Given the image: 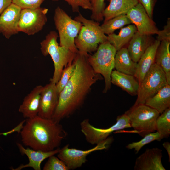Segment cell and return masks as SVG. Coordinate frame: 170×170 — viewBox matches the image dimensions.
<instances>
[{"mask_svg": "<svg viewBox=\"0 0 170 170\" xmlns=\"http://www.w3.org/2000/svg\"><path fill=\"white\" fill-rule=\"evenodd\" d=\"M88 55L79 51L76 55L74 73L59 94L58 104L52 118L55 122H60L80 108L92 86L103 79L89 65Z\"/></svg>", "mask_w": 170, "mask_h": 170, "instance_id": "cell-1", "label": "cell"}, {"mask_svg": "<svg viewBox=\"0 0 170 170\" xmlns=\"http://www.w3.org/2000/svg\"><path fill=\"white\" fill-rule=\"evenodd\" d=\"M20 132L23 144L36 150L50 151L58 148L67 133L60 122L38 115L26 119Z\"/></svg>", "mask_w": 170, "mask_h": 170, "instance_id": "cell-2", "label": "cell"}, {"mask_svg": "<svg viewBox=\"0 0 170 170\" xmlns=\"http://www.w3.org/2000/svg\"><path fill=\"white\" fill-rule=\"evenodd\" d=\"M58 37L55 31H50L40 43L42 54L44 56L49 55L54 62V71L50 82L56 84L63 69L72 64L76 54L60 46L57 41Z\"/></svg>", "mask_w": 170, "mask_h": 170, "instance_id": "cell-3", "label": "cell"}, {"mask_svg": "<svg viewBox=\"0 0 170 170\" xmlns=\"http://www.w3.org/2000/svg\"><path fill=\"white\" fill-rule=\"evenodd\" d=\"M74 19L82 25L75 40L78 51L88 54L96 51L98 44L107 40V36L102 30L99 23L85 18L80 13Z\"/></svg>", "mask_w": 170, "mask_h": 170, "instance_id": "cell-4", "label": "cell"}, {"mask_svg": "<svg viewBox=\"0 0 170 170\" xmlns=\"http://www.w3.org/2000/svg\"><path fill=\"white\" fill-rule=\"evenodd\" d=\"M96 51L93 54L88 55V60L95 72L103 76L105 82L103 93H105L111 88L110 76L117 51L107 41L100 43Z\"/></svg>", "mask_w": 170, "mask_h": 170, "instance_id": "cell-5", "label": "cell"}, {"mask_svg": "<svg viewBox=\"0 0 170 170\" xmlns=\"http://www.w3.org/2000/svg\"><path fill=\"white\" fill-rule=\"evenodd\" d=\"M54 20L60 38V45L65 47L72 52H78L75 40L82 26L81 23L72 19L59 6L55 9Z\"/></svg>", "mask_w": 170, "mask_h": 170, "instance_id": "cell-6", "label": "cell"}, {"mask_svg": "<svg viewBox=\"0 0 170 170\" xmlns=\"http://www.w3.org/2000/svg\"><path fill=\"white\" fill-rule=\"evenodd\" d=\"M131 127L142 137L156 131V123L160 114L145 104L133 105L125 112Z\"/></svg>", "mask_w": 170, "mask_h": 170, "instance_id": "cell-7", "label": "cell"}, {"mask_svg": "<svg viewBox=\"0 0 170 170\" xmlns=\"http://www.w3.org/2000/svg\"><path fill=\"white\" fill-rule=\"evenodd\" d=\"M167 84L165 73L154 63L139 84L136 101L133 105L144 104L146 100Z\"/></svg>", "mask_w": 170, "mask_h": 170, "instance_id": "cell-8", "label": "cell"}, {"mask_svg": "<svg viewBox=\"0 0 170 170\" xmlns=\"http://www.w3.org/2000/svg\"><path fill=\"white\" fill-rule=\"evenodd\" d=\"M116 122L109 128L102 129L92 125L88 119L83 120L80 123L81 130L87 141L94 145L107 139L114 132L131 128L129 119L125 114L118 116Z\"/></svg>", "mask_w": 170, "mask_h": 170, "instance_id": "cell-9", "label": "cell"}, {"mask_svg": "<svg viewBox=\"0 0 170 170\" xmlns=\"http://www.w3.org/2000/svg\"><path fill=\"white\" fill-rule=\"evenodd\" d=\"M113 139L112 137H108L93 148L84 150L69 148V145L67 144L60 149L57 157L65 163L69 170L75 169L80 167L87 162V157L91 153L107 148Z\"/></svg>", "mask_w": 170, "mask_h": 170, "instance_id": "cell-10", "label": "cell"}, {"mask_svg": "<svg viewBox=\"0 0 170 170\" xmlns=\"http://www.w3.org/2000/svg\"><path fill=\"white\" fill-rule=\"evenodd\" d=\"M48 11L47 8L41 7L21 9L18 25L19 32L31 35L40 31L47 22Z\"/></svg>", "mask_w": 170, "mask_h": 170, "instance_id": "cell-11", "label": "cell"}, {"mask_svg": "<svg viewBox=\"0 0 170 170\" xmlns=\"http://www.w3.org/2000/svg\"><path fill=\"white\" fill-rule=\"evenodd\" d=\"M126 14L140 33L151 35L157 34L159 30L155 23L140 3L131 8Z\"/></svg>", "mask_w": 170, "mask_h": 170, "instance_id": "cell-12", "label": "cell"}, {"mask_svg": "<svg viewBox=\"0 0 170 170\" xmlns=\"http://www.w3.org/2000/svg\"><path fill=\"white\" fill-rule=\"evenodd\" d=\"M59 95L56 84L50 82L43 86L37 115L44 118L52 119L58 104Z\"/></svg>", "mask_w": 170, "mask_h": 170, "instance_id": "cell-13", "label": "cell"}, {"mask_svg": "<svg viewBox=\"0 0 170 170\" xmlns=\"http://www.w3.org/2000/svg\"><path fill=\"white\" fill-rule=\"evenodd\" d=\"M21 8L12 3L0 16V33L7 39L19 32L18 25Z\"/></svg>", "mask_w": 170, "mask_h": 170, "instance_id": "cell-14", "label": "cell"}, {"mask_svg": "<svg viewBox=\"0 0 170 170\" xmlns=\"http://www.w3.org/2000/svg\"><path fill=\"white\" fill-rule=\"evenodd\" d=\"M162 150L157 147L147 148L136 159L134 170H165L162 159Z\"/></svg>", "mask_w": 170, "mask_h": 170, "instance_id": "cell-15", "label": "cell"}, {"mask_svg": "<svg viewBox=\"0 0 170 170\" xmlns=\"http://www.w3.org/2000/svg\"><path fill=\"white\" fill-rule=\"evenodd\" d=\"M43 88L41 85L36 86L24 98L18 111L25 118H31L37 115Z\"/></svg>", "mask_w": 170, "mask_h": 170, "instance_id": "cell-16", "label": "cell"}, {"mask_svg": "<svg viewBox=\"0 0 170 170\" xmlns=\"http://www.w3.org/2000/svg\"><path fill=\"white\" fill-rule=\"evenodd\" d=\"M17 146L22 154L26 155L29 159V163L24 165L21 164L14 170H20L23 168L31 167L34 170H40L41 164L45 159L50 156L57 154L60 149L59 147L50 151L36 150L29 148H25L20 143H17Z\"/></svg>", "mask_w": 170, "mask_h": 170, "instance_id": "cell-17", "label": "cell"}, {"mask_svg": "<svg viewBox=\"0 0 170 170\" xmlns=\"http://www.w3.org/2000/svg\"><path fill=\"white\" fill-rule=\"evenodd\" d=\"M161 41L156 39L149 46L137 62L134 76L139 84L146 74L155 63L156 51Z\"/></svg>", "mask_w": 170, "mask_h": 170, "instance_id": "cell-18", "label": "cell"}, {"mask_svg": "<svg viewBox=\"0 0 170 170\" xmlns=\"http://www.w3.org/2000/svg\"><path fill=\"white\" fill-rule=\"evenodd\" d=\"M151 36L141 34L137 31L129 42L127 48L134 62H138L147 48L153 42Z\"/></svg>", "mask_w": 170, "mask_h": 170, "instance_id": "cell-19", "label": "cell"}, {"mask_svg": "<svg viewBox=\"0 0 170 170\" xmlns=\"http://www.w3.org/2000/svg\"><path fill=\"white\" fill-rule=\"evenodd\" d=\"M111 83L120 87L132 96L137 95L139 85L134 76L112 71L111 74Z\"/></svg>", "mask_w": 170, "mask_h": 170, "instance_id": "cell-20", "label": "cell"}, {"mask_svg": "<svg viewBox=\"0 0 170 170\" xmlns=\"http://www.w3.org/2000/svg\"><path fill=\"white\" fill-rule=\"evenodd\" d=\"M139 3L138 0H110L109 5L103 12L104 22L118 15L126 14Z\"/></svg>", "mask_w": 170, "mask_h": 170, "instance_id": "cell-21", "label": "cell"}, {"mask_svg": "<svg viewBox=\"0 0 170 170\" xmlns=\"http://www.w3.org/2000/svg\"><path fill=\"white\" fill-rule=\"evenodd\" d=\"M137 64L131 58L127 48L123 47L116 51L114 61V68L116 71L134 76Z\"/></svg>", "mask_w": 170, "mask_h": 170, "instance_id": "cell-22", "label": "cell"}, {"mask_svg": "<svg viewBox=\"0 0 170 170\" xmlns=\"http://www.w3.org/2000/svg\"><path fill=\"white\" fill-rule=\"evenodd\" d=\"M170 41H161L157 49L155 63L164 71L168 85H170Z\"/></svg>", "mask_w": 170, "mask_h": 170, "instance_id": "cell-23", "label": "cell"}, {"mask_svg": "<svg viewBox=\"0 0 170 170\" xmlns=\"http://www.w3.org/2000/svg\"><path fill=\"white\" fill-rule=\"evenodd\" d=\"M145 105L157 110L160 114L170 107V85L167 84L156 94L148 99Z\"/></svg>", "mask_w": 170, "mask_h": 170, "instance_id": "cell-24", "label": "cell"}, {"mask_svg": "<svg viewBox=\"0 0 170 170\" xmlns=\"http://www.w3.org/2000/svg\"><path fill=\"white\" fill-rule=\"evenodd\" d=\"M137 31L134 25H129L121 29L118 34L113 33L108 35L107 40L117 51L130 41Z\"/></svg>", "mask_w": 170, "mask_h": 170, "instance_id": "cell-25", "label": "cell"}, {"mask_svg": "<svg viewBox=\"0 0 170 170\" xmlns=\"http://www.w3.org/2000/svg\"><path fill=\"white\" fill-rule=\"evenodd\" d=\"M131 23L126 14H123L104 22L100 26L103 32L108 35L113 33L116 30Z\"/></svg>", "mask_w": 170, "mask_h": 170, "instance_id": "cell-26", "label": "cell"}, {"mask_svg": "<svg viewBox=\"0 0 170 170\" xmlns=\"http://www.w3.org/2000/svg\"><path fill=\"white\" fill-rule=\"evenodd\" d=\"M156 129L163 138L169 137L170 134V107L166 110L157 119Z\"/></svg>", "mask_w": 170, "mask_h": 170, "instance_id": "cell-27", "label": "cell"}, {"mask_svg": "<svg viewBox=\"0 0 170 170\" xmlns=\"http://www.w3.org/2000/svg\"><path fill=\"white\" fill-rule=\"evenodd\" d=\"M161 135L158 132L149 133L143 137L141 140L133 142L128 144L126 148L128 149H134L137 154L144 145L155 140L160 141L163 139Z\"/></svg>", "mask_w": 170, "mask_h": 170, "instance_id": "cell-28", "label": "cell"}, {"mask_svg": "<svg viewBox=\"0 0 170 170\" xmlns=\"http://www.w3.org/2000/svg\"><path fill=\"white\" fill-rule=\"evenodd\" d=\"M105 0H90L92 7L91 18L99 22L103 20V12L105 8Z\"/></svg>", "mask_w": 170, "mask_h": 170, "instance_id": "cell-29", "label": "cell"}, {"mask_svg": "<svg viewBox=\"0 0 170 170\" xmlns=\"http://www.w3.org/2000/svg\"><path fill=\"white\" fill-rule=\"evenodd\" d=\"M75 65L73 61L72 64L65 68L62 72L60 78L56 84L59 94L61 91L73 75Z\"/></svg>", "mask_w": 170, "mask_h": 170, "instance_id": "cell-30", "label": "cell"}, {"mask_svg": "<svg viewBox=\"0 0 170 170\" xmlns=\"http://www.w3.org/2000/svg\"><path fill=\"white\" fill-rule=\"evenodd\" d=\"M43 170H69L65 163L59 158L52 155L48 158L43 168Z\"/></svg>", "mask_w": 170, "mask_h": 170, "instance_id": "cell-31", "label": "cell"}, {"mask_svg": "<svg viewBox=\"0 0 170 170\" xmlns=\"http://www.w3.org/2000/svg\"><path fill=\"white\" fill-rule=\"evenodd\" d=\"M58 1L61 0H52ZM66 2L71 7L74 12H79V7L91 10L92 7L90 0H62Z\"/></svg>", "mask_w": 170, "mask_h": 170, "instance_id": "cell-32", "label": "cell"}, {"mask_svg": "<svg viewBox=\"0 0 170 170\" xmlns=\"http://www.w3.org/2000/svg\"><path fill=\"white\" fill-rule=\"evenodd\" d=\"M44 0H12V3L17 5L22 9L27 8H33L40 7Z\"/></svg>", "mask_w": 170, "mask_h": 170, "instance_id": "cell-33", "label": "cell"}, {"mask_svg": "<svg viewBox=\"0 0 170 170\" xmlns=\"http://www.w3.org/2000/svg\"><path fill=\"white\" fill-rule=\"evenodd\" d=\"M157 40L161 41L165 40L170 41V19L168 18L167 25L162 30H159L157 34Z\"/></svg>", "mask_w": 170, "mask_h": 170, "instance_id": "cell-34", "label": "cell"}, {"mask_svg": "<svg viewBox=\"0 0 170 170\" xmlns=\"http://www.w3.org/2000/svg\"><path fill=\"white\" fill-rule=\"evenodd\" d=\"M157 0H138L145 8L149 16L152 19L154 7Z\"/></svg>", "mask_w": 170, "mask_h": 170, "instance_id": "cell-35", "label": "cell"}, {"mask_svg": "<svg viewBox=\"0 0 170 170\" xmlns=\"http://www.w3.org/2000/svg\"><path fill=\"white\" fill-rule=\"evenodd\" d=\"M25 121V120L22 121L18 125L11 130L8 132L0 133V135H3L6 136L15 132H17L18 133H20L23 126Z\"/></svg>", "mask_w": 170, "mask_h": 170, "instance_id": "cell-36", "label": "cell"}, {"mask_svg": "<svg viewBox=\"0 0 170 170\" xmlns=\"http://www.w3.org/2000/svg\"><path fill=\"white\" fill-rule=\"evenodd\" d=\"M12 1V0H0V16Z\"/></svg>", "mask_w": 170, "mask_h": 170, "instance_id": "cell-37", "label": "cell"}, {"mask_svg": "<svg viewBox=\"0 0 170 170\" xmlns=\"http://www.w3.org/2000/svg\"><path fill=\"white\" fill-rule=\"evenodd\" d=\"M163 147L166 149L168 153L169 156V162L170 161V143L168 142H166L163 143Z\"/></svg>", "mask_w": 170, "mask_h": 170, "instance_id": "cell-38", "label": "cell"}]
</instances>
